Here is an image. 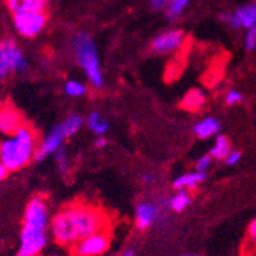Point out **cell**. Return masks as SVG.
Wrapping results in <instances>:
<instances>
[{"instance_id": "10", "label": "cell", "mask_w": 256, "mask_h": 256, "mask_svg": "<svg viewBox=\"0 0 256 256\" xmlns=\"http://www.w3.org/2000/svg\"><path fill=\"white\" fill-rule=\"evenodd\" d=\"M184 43V31L181 30H169L160 32L152 40V51L160 56H168L178 51Z\"/></svg>"}, {"instance_id": "22", "label": "cell", "mask_w": 256, "mask_h": 256, "mask_svg": "<svg viewBox=\"0 0 256 256\" xmlns=\"http://www.w3.org/2000/svg\"><path fill=\"white\" fill-rule=\"evenodd\" d=\"M204 103H206V96L201 89H192L182 100L184 108H188V109H198Z\"/></svg>"}, {"instance_id": "17", "label": "cell", "mask_w": 256, "mask_h": 256, "mask_svg": "<svg viewBox=\"0 0 256 256\" xmlns=\"http://www.w3.org/2000/svg\"><path fill=\"white\" fill-rule=\"evenodd\" d=\"M192 204V195L189 190H176L169 196V208L175 214H182Z\"/></svg>"}, {"instance_id": "23", "label": "cell", "mask_w": 256, "mask_h": 256, "mask_svg": "<svg viewBox=\"0 0 256 256\" xmlns=\"http://www.w3.org/2000/svg\"><path fill=\"white\" fill-rule=\"evenodd\" d=\"M54 158H56V166H57L58 172L63 174V175L68 174L69 172V168H71V162H69V156H68L66 150L64 149H60L54 155Z\"/></svg>"}, {"instance_id": "34", "label": "cell", "mask_w": 256, "mask_h": 256, "mask_svg": "<svg viewBox=\"0 0 256 256\" xmlns=\"http://www.w3.org/2000/svg\"><path fill=\"white\" fill-rule=\"evenodd\" d=\"M180 256H202V254H198V253H182Z\"/></svg>"}, {"instance_id": "16", "label": "cell", "mask_w": 256, "mask_h": 256, "mask_svg": "<svg viewBox=\"0 0 256 256\" xmlns=\"http://www.w3.org/2000/svg\"><path fill=\"white\" fill-rule=\"evenodd\" d=\"M84 123H86L88 129L92 134H94V135H97V136H102V135H104L109 130V122H108V118L104 117L102 112H98V110H92L88 115V118H86Z\"/></svg>"}, {"instance_id": "32", "label": "cell", "mask_w": 256, "mask_h": 256, "mask_svg": "<svg viewBox=\"0 0 256 256\" xmlns=\"http://www.w3.org/2000/svg\"><path fill=\"white\" fill-rule=\"evenodd\" d=\"M8 174H10V172H8V169L4 166V162L0 161V182H2V181L8 176Z\"/></svg>"}, {"instance_id": "24", "label": "cell", "mask_w": 256, "mask_h": 256, "mask_svg": "<svg viewBox=\"0 0 256 256\" xmlns=\"http://www.w3.org/2000/svg\"><path fill=\"white\" fill-rule=\"evenodd\" d=\"M212 161H214V158H212V155H210V154H204V155H201V156L196 160L195 170H198V172H204V174H206L208 169H210Z\"/></svg>"}, {"instance_id": "5", "label": "cell", "mask_w": 256, "mask_h": 256, "mask_svg": "<svg viewBox=\"0 0 256 256\" xmlns=\"http://www.w3.org/2000/svg\"><path fill=\"white\" fill-rule=\"evenodd\" d=\"M28 68L26 56L12 38H4L0 42V83L11 72H23Z\"/></svg>"}, {"instance_id": "3", "label": "cell", "mask_w": 256, "mask_h": 256, "mask_svg": "<svg viewBox=\"0 0 256 256\" xmlns=\"http://www.w3.org/2000/svg\"><path fill=\"white\" fill-rule=\"evenodd\" d=\"M38 148L37 132L32 126L23 124L12 135L5 136L0 142V161L8 169V172H17L26 168L36 160Z\"/></svg>"}, {"instance_id": "31", "label": "cell", "mask_w": 256, "mask_h": 256, "mask_svg": "<svg viewBox=\"0 0 256 256\" xmlns=\"http://www.w3.org/2000/svg\"><path fill=\"white\" fill-rule=\"evenodd\" d=\"M108 138L104 136V135H102V136H97L96 138V142H94V146L97 148V149H104L106 146H108Z\"/></svg>"}, {"instance_id": "9", "label": "cell", "mask_w": 256, "mask_h": 256, "mask_svg": "<svg viewBox=\"0 0 256 256\" xmlns=\"http://www.w3.org/2000/svg\"><path fill=\"white\" fill-rule=\"evenodd\" d=\"M220 20L232 30H248L256 25V2L240 6L234 12H221Z\"/></svg>"}, {"instance_id": "25", "label": "cell", "mask_w": 256, "mask_h": 256, "mask_svg": "<svg viewBox=\"0 0 256 256\" xmlns=\"http://www.w3.org/2000/svg\"><path fill=\"white\" fill-rule=\"evenodd\" d=\"M244 46L247 51L256 50V25L246 30V37H244Z\"/></svg>"}, {"instance_id": "33", "label": "cell", "mask_w": 256, "mask_h": 256, "mask_svg": "<svg viewBox=\"0 0 256 256\" xmlns=\"http://www.w3.org/2000/svg\"><path fill=\"white\" fill-rule=\"evenodd\" d=\"M120 256H135V248H126L120 253Z\"/></svg>"}, {"instance_id": "11", "label": "cell", "mask_w": 256, "mask_h": 256, "mask_svg": "<svg viewBox=\"0 0 256 256\" xmlns=\"http://www.w3.org/2000/svg\"><path fill=\"white\" fill-rule=\"evenodd\" d=\"M66 135L60 124L54 126L48 134L44 135L42 142H38V148L36 152V161H43L51 155H56L60 149H63V143Z\"/></svg>"}, {"instance_id": "26", "label": "cell", "mask_w": 256, "mask_h": 256, "mask_svg": "<svg viewBox=\"0 0 256 256\" xmlns=\"http://www.w3.org/2000/svg\"><path fill=\"white\" fill-rule=\"evenodd\" d=\"M242 100H244V96L241 94L240 90H236V89H230V90L227 92V94H226V104H227V106L240 104Z\"/></svg>"}, {"instance_id": "1", "label": "cell", "mask_w": 256, "mask_h": 256, "mask_svg": "<svg viewBox=\"0 0 256 256\" xmlns=\"http://www.w3.org/2000/svg\"><path fill=\"white\" fill-rule=\"evenodd\" d=\"M108 216L86 202H72L62 207L51 218L50 234L56 244L74 247L83 238L108 228Z\"/></svg>"}, {"instance_id": "2", "label": "cell", "mask_w": 256, "mask_h": 256, "mask_svg": "<svg viewBox=\"0 0 256 256\" xmlns=\"http://www.w3.org/2000/svg\"><path fill=\"white\" fill-rule=\"evenodd\" d=\"M50 204L44 196L37 195L30 200L22 218L20 241L16 256H38L48 244L51 226Z\"/></svg>"}, {"instance_id": "8", "label": "cell", "mask_w": 256, "mask_h": 256, "mask_svg": "<svg viewBox=\"0 0 256 256\" xmlns=\"http://www.w3.org/2000/svg\"><path fill=\"white\" fill-rule=\"evenodd\" d=\"M109 247H110L109 230L103 228L78 241L72 247V252L76 256H102L109 250Z\"/></svg>"}, {"instance_id": "7", "label": "cell", "mask_w": 256, "mask_h": 256, "mask_svg": "<svg viewBox=\"0 0 256 256\" xmlns=\"http://www.w3.org/2000/svg\"><path fill=\"white\" fill-rule=\"evenodd\" d=\"M169 208V198L164 200H144L138 202L135 207V226L140 230H146L155 226L164 216V212ZM170 210V208H169Z\"/></svg>"}, {"instance_id": "15", "label": "cell", "mask_w": 256, "mask_h": 256, "mask_svg": "<svg viewBox=\"0 0 256 256\" xmlns=\"http://www.w3.org/2000/svg\"><path fill=\"white\" fill-rule=\"evenodd\" d=\"M6 6L12 14L23 11H46L48 0H6Z\"/></svg>"}, {"instance_id": "35", "label": "cell", "mask_w": 256, "mask_h": 256, "mask_svg": "<svg viewBox=\"0 0 256 256\" xmlns=\"http://www.w3.org/2000/svg\"><path fill=\"white\" fill-rule=\"evenodd\" d=\"M50 256H62V254H58V253H51Z\"/></svg>"}, {"instance_id": "6", "label": "cell", "mask_w": 256, "mask_h": 256, "mask_svg": "<svg viewBox=\"0 0 256 256\" xmlns=\"http://www.w3.org/2000/svg\"><path fill=\"white\" fill-rule=\"evenodd\" d=\"M48 23L46 11H23L12 14V26L23 38L37 37Z\"/></svg>"}, {"instance_id": "18", "label": "cell", "mask_w": 256, "mask_h": 256, "mask_svg": "<svg viewBox=\"0 0 256 256\" xmlns=\"http://www.w3.org/2000/svg\"><path fill=\"white\" fill-rule=\"evenodd\" d=\"M234 150L232 149V144H230V140L226 136V135H216L215 138V143L212 144L210 150H208V154L212 155L214 160H222Z\"/></svg>"}, {"instance_id": "19", "label": "cell", "mask_w": 256, "mask_h": 256, "mask_svg": "<svg viewBox=\"0 0 256 256\" xmlns=\"http://www.w3.org/2000/svg\"><path fill=\"white\" fill-rule=\"evenodd\" d=\"M84 124V120L80 114H71V115H68V117L63 120V123H60L66 138L69 136H74Z\"/></svg>"}, {"instance_id": "27", "label": "cell", "mask_w": 256, "mask_h": 256, "mask_svg": "<svg viewBox=\"0 0 256 256\" xmlns=\"http://www.w3.org/2000/svg\"><path fill=\"white\" fill-rule=\"evenodd\" d=\"M240 161H241V152H240V150H232V152L224 158V164L232 168V166H236Z\"/></svg>"}, {"instance_id": "30", "label": "cell", "mask_w": 256, "mask_h": 256, "mask_svg": "<svg viewBox=\"0 0 256 256\" xmlns=\"http://www.w3.org/2000/svg\"><path fill=\"white\" fill-rule=\"evenodd\" d=\"M142 180H143V182H144L146 186H154V184H156V181H158V176H156L155 174L146 172V174H143Z\"/></svg>"}, {"instance_id": "20", "label": "cell", "mask_w": 256, "mask_h": 256, "mask_svg": "<svg viewBox=\"0 0 256 256\" xmlns=\"http://www.w3.org/2000/svg\"><path fill=\"white\" fill-rule=\"evenodd\" d=\"M63 90L68 97L71 98H78V97H83L86 92H88V86L80 82V80H76V78H69L64 86H63Z\"/></svg>"}, {"instance_id": "4", "label": "cell", "mask_w": 256, "mask_h": 256, "mask_svg": "<svg viewBox=\"0 0 256 256\" xmlns=\"http://www.w3.org/2000/svg\"><path fill=\"white\" fill-rule=\"evenodd\" d=\"M72 51L76 62L82 68L88 82L96 89H102L104 84V76L94 37L86 31L77 32L72 38Z\"/></svg>"}, {"instance_id": "21", "label": "cell", "mask_w": 256, "mask_h": 256, "mask_svg": "<svg viewBox=\"0 0 256 256\" xmlns=\"http://www.w3.org/2000/svg\"><path fill=\"white\" fill-rule=\"evenodd\" d=\"M190 0H174V2L166 8V20L168 22H175L178 20L182 12L188 10Z\"/></svg>"}, {"instance_id": "13", "label": "cell", "mask_w": 256, "mask_h": 256, "mask_svg": "<svg viewBox=\"0 0 256 256\" xmlns=\"http://www.w3.org/2000/svg\"><path fill=\"white\" fill-rule=\"evenodd\" d=\"M207 178V174L204 172H198V170H194V172H186L180 176H176L174 181H172V186L175 190H194L196 188L206 181Z\"/></svg>"}, {"instance_id": "28", "label": "cell", "mask_w": 256, "mask_h": 256, "mask_svg": "<svg viewBox=\"0 0 256 256\" xmlns=\"http://www.w3.org/2000/svg\"><path fill=\"white\" fill-rule=\"evenodd\" d=\"M172 2L174 0H150V8L154 11H162V10H166Z\"/></svg>"}, {"instance_id": "12", "label": "cell", "mask_w": 256, "mask_h": 256, "mask_svg": "<svg viewBox=\"0 0 256 256\" xmlns=\"http://www.w3.org/2000/svg\"><path fill=\"white\" fill-rule=\"evenodd\" d=\"M23 124L25 122L20 110L10 102H0V135L10 136Z\"/></svg>"}, {"instance_id": "14", "label": "cell", "mask_w": 256, "mask_h": 256, "mask_svg": "<svg viewBox=\"0 0 256 256\" xmlns=\"http://www.w3.org/2000/svg\"><path fill=\"white\" fill-rule=\"evenodd\" d=\"M221 130V122L215 117H206L195 123L194 134L200 140H208L212 136H216Z\"/></svg>"}, {"instance_id": "29", "label": "cell", "mask_w": 256, "mask_h": 256, "mask_svg": "<svg viewBox=\"0 0 256 256\" xmlns=\"http://www.w3.org/2000/svg\"><path fill=\"white\" fill-rule=\"evenodd\" d=\"M247 241L253 246V247H256V218L250 222V226H248V230H247Z\"/></svg>"}]
</instances>
